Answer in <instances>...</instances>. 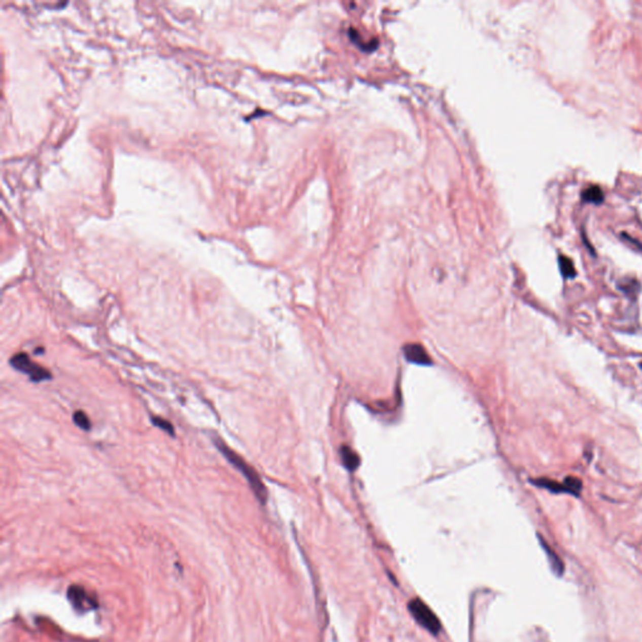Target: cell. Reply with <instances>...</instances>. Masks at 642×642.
I'll return each instance as SVG.
<instances>
[{
  "mask_svg": "<svg viewBox=\"0 0 642 642\" xmlns=\"http://www.w3.org/2000/svg\"><path fill=\"white\" fill-rule=\"evenodd\" d=\"M214 442H215V446L217 447V449L220 450L223 455H225L226 459H227L228 462H230L231 464H232L233 467L240 471V473H242V476H244L245 479L247 481V483H249L250 488L252 489L254 494L256 495L257 499L263 504V503L266 502V499H267V491H266L265 486H263L262 481L260 479V476L257 474V471L255 470L254 468H252L251 465H250L249 463H247L246 460L241 457V455L237 454L235 450L231 449L230 447H228L227 444L223 443L221 439L215 438Z\"/></svg>",
  "mask_w": 642,
  "mask_h": 642,
  "instance_id": "obj_1",
  "label": "cell"
},
{
  "mask_svg": "<svg viewBox=\"0 0 642 642\" xmlns=\"http://www.w3.org/2000/svg\"><path fill=\"white\" fill-rule=\"evenodd\" d=\"M10 365H12L15 370H18V371L28 375V377L30 378L31 382H34V383H39V382H44V380L52 379V374H50L49 370H47L45 367L42 366V365L34 363V361L29 358L28 354H25V353L15 354V355L10 359Z\"/></svg>",
  "mask_w": 642,
  "mask_h": 642,
  "instance_id": "obj_2",
  "label": "cell"
},
{
  "mask_svg": "<svg viewBox=\"0 0 642 642\" xmlns=\"http://www.w3.org/2000/svg\"><path fill=\"white\" fill-rule=\"evenodd\" d=\"M408 609H409L412 616L414 617L415 621H417L420 626L427 628L429 632H431L433 635H438L442 627L441 622H439V619L435 616V615H434V612L429 609L422 599H419V598L412 599V601L409 602Z\"/></svg>",
  "mask_w": 642,
  "mask_h": 642,
  "instance_id": "obj_3",
  "label": "cell"
},
{
  "mask_svg": "<svg viewBox=\"0 0 642 642\" xmlns=\"http://www.w3.org/2000/svg\"><path fill=\"white\" fill-rule=\"evenodd\" d=\"M531 482L534 486L539 487V488H545L552 493H568V494H573L576 497H580L581 491H582V482L576 478V477L572 476L567 477L562 483L548 478H538L533 479Z\"/></svg>",
  "mask_w": 642,
  "mask_h": 642,
  "instance_id": "obj_4",
  "label": "cell"
},
{
  "mask_svg": "<svg viewBox=\"0 0 642 642\" xmlns=\"http://www.w3.org/2000/svg\"><path fill=\"white\" fill-rule=\"evenodd\" d=\"M68 599L72 606L81 612L89 611L97 607V599L81 586H72L68 588Z\"/></svg>",
  "mask_w": 642,
  "mask_h": 642,
  "instance_id": "obj_5",
  "label": "cell"
},
{
  "mask_svg": "<svg viewBox=\"0 0 642 642\" xmlns=\"http://www.w3.org/2000/svg\"><path fill=\"white\" fill-rule=\"evenodd\" d=\"M404 355L410 363L418 365H430V356L420 344H407L404 346Z\"/></svg>",
  "mask_w": 642,
  "mask_h": 642,
  "instance_id": "obj_6",
  "label": "cell"
},
{
  "mask_svg": "<svg viewBox=\"0 0 642 642\" xmlns=\"http://www.w3.org/2000/svg\"><path fill=\"white\" fill-rule=\"evenodd\" d=\"M539 540H540V546H542V547L545 548L546 553H547L548 559H550V563H551V567H552L553 572H555L557 576H562V575H563V571H564L563 562H562L561 559H559V557L556 555L555 551L551 550V548L548 547V545L546 543V540L543 539V538L539 537Z\"/></svg>",
  "mask_w": 642,
  "mask_h": 642,
  "instance_id": "obj_7",
  "label": "cell"
},
{
  "mask_svg": "<svg viewBox=\"0 0 642 642\" xmlns=\"http://www.w3.org/2000/svg\"><path fill=\"white\" fill-rule=\"evenodd\" d=\"M340 455H342V460L346 469L355 470L358 468L359 457L353 449L349 448L348 446H344L342 450H340Z\"/></svg>",
  "mask_w": 642,
  "mask_h": 642,
  "instance_id": "obj_8",
  "label": "cell"
},
{
  "mask_svg": "<svg viewBox=\"0 0 642 642\" xmlns=\"http://www.w3.org/2000/svg\"><path fill=\"white\" fill-rule=\"evenodd\" d=\"M582 199L587 204H593V205H599L603 202L604 196L603 192H602L601 188L598 186H591L588 187L587 190H585V192L582 193Z\"/></svg>",
  "mask_w": 642,
  "mask_h": 642,
  "instance_id": "obj_9",
  "label": "cell"
},
{
  "mask_svg": "<svg viewBox=\"0 0 642 642\" xmlns=\"http://www.w3.org/2000/svg\"><path fill=\"white\" fill-rule=\"evenodd\" d=\"M558 265H559V270H561L562 276L564 279H572L576 276V268H575L573 262H572L571 258L566 257V256H559L558 257Z\"/></svg>",
  "mask_w": 642,
  "mask_h": 642,
  "instance_id": "obj_10",
  "label": "cell"
},
{
  "mask_svg": "<svg viewBox=\"0 0 642 642\" xmlns=\"http://www.w3.org/2000/svg\"><path fill=\"white\" fill-rule=\"evenodd\" d=\"M152 423H153V424L156 425L157 428L162 429V430H163V431H166V433H168L170 435H172V436L175 435V428H173L172 423H171V422H168V420H166V419H164V418H162V417H153V418H152Z\"/></svg>",
  "mask_w": 642,
  "mask_h": 642,
  "instance_id": "obj_11",
  "label": "cell"
},
{
  "mask_svg": "<svg viewBox=\"0 0 642 642\" xmlns=\"http://www.w3.org/2000/svg\"><path fill=\"white\" fill-rule=\"evenodd\" d=\"M73 420L79 428L83 429V430H89L90 429V420L89 418L87 417V414L82 410H78V412L74 413L73 415Z\"/></svg>",
  "mask_w": 642,
  "mask_h": 642,
  "instance_id": "obj_12",
  "label": "cell"
},
{
  "mask_svg": "<svg viewBox=\"0 0 642 642\" xmlns=\"http://www.w3.org/2000/svg\"><path fill=\"white\" fill-rule=\"evenodd\" d=\"M619 287H620L621 290H622L623 292H626V294L631 295V294H635V292H637V290H633V287H635V289H638V284H637V282L633 281V280H630V281H628V285H626L625 282H622V284H621Z\"/></svg>",
  "mask_w": 642,
  "mask_h": 642,
  "instance_id": "obj_13",
  "label": "cell"
}]
</instances>
